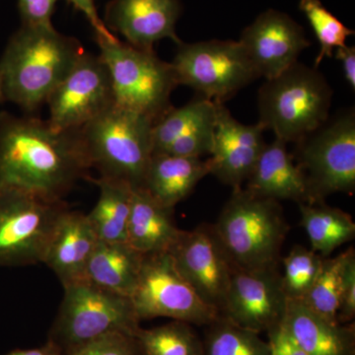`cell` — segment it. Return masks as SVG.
I'll return each instance as SVG.
<instances>
[{"mask_svg": "<svg viewBox=\"0 0 355 355\" xmlns=\"http://www.w3.org/2000/svg\"><path fill=\"white\" fill-rule=\"evenodd\" d=\"M90 168L80 130L0 113V187L62 200Z\"/></svg>", "mask_w": 355, "mask_h": 355, "instance_id": "1", "label": "cell"}, {"mask_svg": "<svg viewBox=\"0 0 355 355\" xmlns=\"http://www.w3.org/2000/svg\"><path fill=\"white\" fill-rule=\"evenodd\" d=\"M84 53L76 39L60 34L53 26H21L0 58L4 102L33 113L46 104Z\"/></svg>", "mask_w": 355, "mask_h": 355, "instance_id": "2", "label": "cell"}, {"mask_svg": "<svg viewBox=\"0 0 355 355\" xmlns=\"http://www.w3.org/2000/svg\"><path fill=\"white\" fill-rule=\"evenodd\" d=\"M235 268L277 266L289 227L277 200L234 189L212 225Z\"/></svg>", "mask_w": 355, "mask_h": 355, "instance_id": "3", "label": "cell"}, {"mask_svg": "<svg viewBox=\"0 0 355 355\" xmlns=\"http://www.w3.org/2000/svg\"><path fill=\"white\" fill-rule=\"evenodd\" d=\"M331 98L322 72L295 62L259 89V123L286 144L297 142L330 118Z\"/></svg>", "mask_w": 355, "mask_h": 355, "instance_id": "4", "label": "cell"}, {"mask_svg": "<svg viewBox=\"0 0 355 355\" xmlns=\"http://www.w3.org/2000/svg\"><path fill=\"white\" fill-rule=\"evenodd\" d=\"M154 123L113 105L80 128L90 167L100 177L140 188L153 154Z\"/></svg>", "mask_w": 355, "mask_h": 355, "instance_id": "5", "label": "cell"}, {"mask_svg": "<svg viewBox=\"0 0 355 355\" xmlns=\"http://www.w3.org/2000/svg\"><path fill=\"white\" fill-rule=\"evenodd\" d=\"M96 41L111 78L114 105L154 123L160 120L172 108L170 98L179 86L171 64L154 51L140 50L114 36L96 35Z\"/></svg>", "mask_w": 355, "mask_h": 355, "instance_id": "6", "label": "cell"}, {"mask_svg": "<svg viewBox=\"0 0 355 355\" xmlns=\"http://www.w3.org/2000/svg\"><path fill=\"white\" fill-rule=\"evenodd\" d=\"M64 288V299L49 335V342L64 355L108 334L139 333L140 320L130 297L105 291L87 280Z\"/></svg>", "mask_w": 355, "mask_h": 355, "instance_id": "7", "label": "cell"}, {"mask_svg": "<svg viewBox=\"0 0 355 355\" xmlns=\"http://www.w3.org/2000/svg\"><path fill=\"white\" fill-rule=\"evenodd\" d=\"M67 209L64 200L0 187V266L44 263L58 222Z\"/></svg>", "mask_w": 355, "mask_h": 355, "instance_id": "8", "label": "cell"}, {"mask_svg": "<svg viewBox=\"0 0 355 355\" xmlns=\"http://www.w3.org/2000/svg\"><path fill=\"white\" fill-rule=\"evenodd\" d=\"M298 166L315 203L355 191V112L343 110L297 142Z\"/></svg>", "mask_w": 355, "mask_h": 355, "instance_id": "9", "label": "cell"}, {"mask_svg": "<svg viewBox=\"0 0 355 355\" xmlns=\"http://www.w3.org/2000/svg\"><path fill=\"white\" fill-rule=\"evenodd\" d=\"M170 64L178 85L195 89L202 97L221 104L259 78L239 41L181 43Z\"/></svg>", "mask_w": 355, "mask_h": 355, "instance_id": "10", "label": "cell"}, {"mask_svg": "<svg viewBox=\"0 0 355 355\" xmlns=\"http://www.w3.org/2000/svg\"><path fill=\"white\" fill-rule=\"evenodd\" d=\"M130 299L140 321L162 317L209 326L220 317L184 279L169 252L144 254Z\"/></svg>", "mask_w": 355, "mask_h": 355, "instance_id": "11", "label": "cell"}, {"mask_svg": "<svg viewBox=\"0 0 355 355\" xmlns=\"http://www.w3.org/2000/svg\"><path fill=\"white\" fill-rule=\"evenodd\" d=\"M114 104L106 65L100 55L84 51L46 101V121L58 130H79Z\"/></svg>", "mask_w": 355, "mask_h": 355, "instance_id": "12", "label": "cell"}, {"mask_svg": "<svg viewBox=\"0 0 355 355\" xmlns=\"http://www.w3.org/2000/svg\"><path fill=\"white\" fill-rule=\"evenodd\" d=\"M286 305L277 266L235 268L220 316L254 333H268L282 323Z\"/></svg>", "mask_w": 355, "mask_h": 355, "instance_id": "13", "label": "cell"}, {"mask_svg": "<svg viewBox=\"0 0 355 355\" xmlns=\"http://www.w3.org/2000/svg\"><path fill=\"white\" fill-rule=\"evenodd\" d=\"M169 253L178 270L203 302L220 315L235 266L212 225L183 230Z\"/></svg>", "mask_w": 355, "mask_h": 355, "instance_id": "14", "label": "cell"}, {"mask_svg": "<svg viewBox=\"0 0 355 355\" xmlns=\"http://www.w3.org/2000/svg\"><path fill=\"white\" fill-rule=\"evenodd\" d=\"M239 43L258 77L279 76L309 48L304 30L286 13L268 9L243 30Z\"/></svg>", "mask_w": 355, "mask_h": 355, "instance_id": "15", "label": "cell"}, {"mask_svg": "<svg viewBox=\"0 0 355 355\" xmlns=\"http://www.w3.org/2000/svg\"><path fill=\"white\" fill-rule=\"evenodd\" d=\"M261 123L245 125L225 105L216 103L214 147L207 158L209 174L233 189L242 188L266 146Z\"/></svg>", "mask_w": 355, "mask_h": 355, "instance_id": "16", "label": "cell"}, {"mask_svg": "<svg viewBox=\"0 0 355 355\" xmlns=\"http://www.w3.org/2000/svg\"><path fill=\"white\" fill-rule=\"evenodd\" d=\"M180 13L179 0H111L105 25L120 33L130 46L154 51V44L163 39L183 43L176 33Z\"/></svg>", "mask_w": 355, "mask_h": 355, "instance_id": "17", "label": "cell"}, {"mask_svg": "<svg viewBox=\"0 0 355 355\" xmlns=\"http://www.w3.org/2000/svg\"><path fill=\"white\" fill-rule=\"evenodd\" d=\"M246 182L245 190L258 197L315 203L304 173L294 162L286 142L277 137L263 147Z\"/></svg>", "mask_w": 355, "mask_h": 355, "instance_id": "18", "label": "cell"}, {"mask_svg": "<svg viewBox=\"0 0 355 355\" xmlns=\"http://www.w3.org/2000/svg\"><path fill=\"white\" fill-rule=\"evenodd\" d=\"M98 239L87 216L67 209L58 222L44 263L62 286L86 280V268Z\"/></svg>", "mask_w": 355, "mask_h": 355, "instance_id": "19", "label": "cell"}, {"mask_svg": "<svg viewBox=\"0 0 355 355\" xmlns=\"http://www.w3.org/2000/svg\"><path fill=\"white\" fill-rule=\"evenodd\" d=\"M282 324L308 355H355L354 324L328 321L302 301L287 300Z\"/></svg>", "mask_w": 355, "mask_h": 355, "instance_id": "20", "label": "cell"}, {"mask_svg": "<svg viewBox=\"0 0 355 355\" xmlns=\"http://www.w3.org/2000/svg\"><path fill=\"white\" fill-rule=\"evenodd\" d=\"M209 174L207 159L153 154L140 188L165 207L174 209Z\"/></svg>", "mask_w": 355, "mask_h": 355, "instance_id": "21", "label": "cell"}, {"mask_svg": "<svg viewBox=\"0 0 355 355\" xmlns=\"http://www.w3.org/2000/svg\"><path fill=\"white\" fill-rule=\"evenodd\" d=\"M173 211L144 189H133L128 244L144 254L171 251L183 232L177 227Z\"/></svg>", "mask_w": 355, "mask_h": 355, "instance_id": "22", "label": "cell"}, {"mask_svg": "<svg viewBox=\"0 0 355 355\" xmlns=\"http://www.w3.org/2000/svg\"><path fill=\"white\" fill-rule=\"evenodd\" d=\"M144 254L127 242L98 241L86 268V280L94 286L130 297L139 280Z\"/></svg>", "mask_w": 355, "mask_h": 355, "instance_id": "23", "label": "cell"}, {"mask_svg": "<svg viewBox=\"0 0 355 355\" xmlns=\"http://www.w3.org/2000/svg\"><path fill=\"white\" fill-rule=\"evenodd\" d=\"M100 189L94 209L86 214L100 241L127 242L133 189L130 184L108 178L91 179Z\"/></svg>", "mask_w": 355, "mask_h": 355, "instance_id": "24", "label": "cell"}, {"mask_svg": "<svg viewBox=\"0 0 355 355\" xmlns=\"http://www.w3.org/2000/svg\"><path fill=\"white\" fill-rule=\"evenodd\" d=\"M299 209L301 225L313 251L324 258H328L338 247L354 239L355 223L347 212L322 202L301 203Z\"/></svg>", "mask_w": 355, "mask_h": 355, "instance_id": "25", "label": "cell"}, {"mask_svg": "<svg viewBox=\"0 0 355 355\" xmlns=\"http://www.w3.org/2000/svg\"><path fill=\"white\" fill-rule=\"evenodd\" d=\"M216 120V103L200 96L180 108H171L153 125V154L164 153L175 140L214 125Z\"/></svg>", "mask_w": 355, "mask_h": 355, "instance_id": "26", "label": "cell"}, {"mask_svg": "<svg viewBox=\"0 0 355 355\" xmlns=\"http://www.w3.org/2000/svg\"><path fill=\"white\" fill-rule=\"evenodd\" d=\"M354 256V248H349L334 258H324L314 284L302 300L309 309L328 321L338 322L345 270Z\"/></svg>", "mask_w": 355, "mask_h": 355, "instance_id": "27", "label": "cell"}, {"mask_svg": "<svg viewBox=\"0 0 355 355\" xmlns=\"http://www.w3.org/2000/svg\"><path fill=\"white\" fill-rule=\"evenodd\" d=\"M140 355H205L203 342L184 322L173 321L156 328H140L137 335Z\"/></svg>", "mask_w": 355, "mask_h": 355, "instance_id": "28", "label": "cell"}, {"mask_svg": "<svg viewBox=\"0 0 355 355\" xmlns=\"http://www.w3.org/2000/svg\"><path fill=\"white\" fill-rule=\"evenodd\" d=\"M205 355H270V345L260 334L246 330L221 316L210 324Z\"/></svg>", "mask_w": 355, "mask_h": 355, "instance_id": "29", "label": "cell"}, {"mask_svg": "<svg viewBox=\"0 0 355 355\" xmlns=\"http://www.w3.org/2000/svg\"><path fill=\"white\" fill-rule=\"evenodd\" d=\"M324 257L313 250L296 245L282 260V286L287 300L302 301L314 284Z\"/></svg>", "mask_w": 355, "mask_h": 355, "instance_id": "30", "label": "cell"}, {"mask_svg": "<svg viewBox=\"0 0 355 355\" xmlns=\"http://www.w3.org/2000/svg\"><path fill=\"white\" fill-rule=\"evenodd\" d=\"M299 9L309 21L321 46L315 60L318 69L324 58L333 57L336 49L347 44V37L354 35V31L333 15L321 0H300Z\"/></svg>", "mask_w": 355, "mask_h": 355, "instance_id": "31", "label": "cell"}, {"mask_svg": "<svg viewBox=\"0 0 355 355\" xmlns=\"http://www.w3.org/2000/svg\"><path fill=\"white\" fill-rule=\"evenodd\" d=\"M64 355H140L137 336L108 334L84 343Z\"/></svg>", "mask_w": 355, "mask_h": 355, "instance_id": "32", "label": "cell"}, {"mask_svg": "<svg viewBox=\"0 0 355 355\" xmlns=\"http://www.w3.org/2000/svg\"><path fill=\"white\" fill-rule=\"evenodd\" d=\"M58 0H18L23 26H51V17Z\"/></svg>", "mask_w": 355, "mask_h": 355, "instance_id": "33", "label": "cell"}, {"mask_svg": "<svg viewBox=\"0 0 355 355\" xmlns=\"http://www.w3.org/2000/svg\"><path fill=\"white\" fill-rule=\"evenodd\" d=\"M355 317V256L352 257L345 270L342 297L338 320L340 323L352 322Z\"/></svg>", "mask_w": 355, "mask_h": 355, "instance_id": "34", "label": "cell"}, {"mask_svg": "<svg viewBox=\"0 0 355 355\" xmlns=\"http://www.w3.org/2000/svg\"><path fill=\"white\" fill-rule=\"evenodd\" d=\"M266 334L270 355H308L282 323Z\"/></svg>", "mask_w": 355, "mask_h": 355, "instance_id": "35", "label": "cell"}, {"mask_svg": "<svg viewBox=\"0 0 355 355\" xmlns=\"http://www.w3.org/2000/svg\"><path fill=\"white\" fill-rule=\"evenodd\" d=\"M69 1L87 18L89 23L92 25L96 35L106 37L114 36L100 18L97 8H96L95 0H69Z\"/></svg>", "mask_w": 355, "mask_h": 355, "instance_id": "36", "label": "cell"}, {"mask_svg": "<svg viewBox=\"0 0 355 355\" xmlns=\"http://www.w3.org/2000/svg\"><path fill=\"white\" fill-rule=\"evenodd\" d=\"M335 58L342 64L345 80L350 88L355 89V48L347 44L336 49Z\"/></svg>", "mask_w": 355, "mask_h": 355, "instance_id": "37", "label": "cell"}, {"mask_svg": "<svg viewBox=\"0 0 355 355\" xmlns=\"http://www.w3.org/2000/svg\"><path fill=\"white\" fill-rule=\"evenodd\" d=\"M3 355H64L62 349H58L57 345L49 342L43 347L32 349H15L8 354Z\"/></svg>", "mask_w": 355, "mask_h": 355, "instance_id": "38", "label": "cell"}, {"mask_svg": "<svg viewBox=\"0 0 355 355\" xmlns=\"http://www.w3.org/2000/svg\"><path fill=\"white\" fill-rule=\"evenodd\" d=\"M4 102L3 93H2L1 80H0V103Z\"/></svg>", "mask_w": 355, "mask_h": 355, "instance_id": "39", "label": "cell"}]
</instances>
